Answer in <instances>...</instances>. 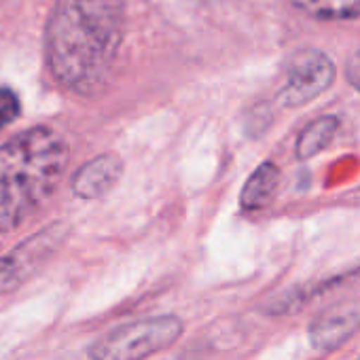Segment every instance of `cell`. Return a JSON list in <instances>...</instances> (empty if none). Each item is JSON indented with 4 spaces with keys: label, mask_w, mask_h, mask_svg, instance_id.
<instances>
[{
    "label": "cell",
    "mask_w": 360,
    "mask_h": 360,
    "mask_svg": "<svg viewBox=\"0 0 360 360\" xmlns=\"http://www.w3.org/2000/svg\"><path fill=\"white\" fill-rule=\"evenodd\" d=\"M337 129H339V119L333 117V115L314 119L301 131V136L297 140V148H295L297 150V157L301 161H307V159L316 157L322 148H326L333 142Z\"/></svg>",
    "instance_id": "obj_9"
},
{
    "label": "cell",
    "mask_w": 360,
    "mask_h": 360,
    "mask_svg": "<svg viewBox=\"0 0 360 360\" xmlns=\"http://www.w3.org/2000/svg\"><path fill=\"white\" fill-rule=\"evenodd\" d=\"M358 360H360V358H358Z\"/></svg>",
    "instance_id": "obj_13"
},
{
    "label": "cell",
    "mask_w": 360,
    "mask_h": 360,
    "mask_svg": "<svg viewBox=\"0 0 360 360\" xmlns=\"http://www.w3.org/2000/svg\"><path fill=\"white\" fill-rule=\"evenodd\" d=\"M66 138L47 125L0 144V233L22 227L60 189L68 169Z\"/></svg>",
    "instance_id": "obj_2"
},
{
    "label": "cell",
    "mask_w": 360,
    "mask_h": 360,
    "mask_svg": "<svg viewBox=\"0 0 360 360\" xmlns=\"http://www.w3.org/2000/svg\"><path fill=\"white\" fill-rule=\"evenodd\" d=\"M125 37V0H56L45 26V62L60 87L100 94Z\"/></svg>",
    "instance_id": "obj_1"
},
{
    "label": "cell",
    "mask_w": 360,
    "mask_h": 360,
    "mask_svg": "<svg viewBox=\"0 0 360 360\" xmlns=\"http://www.w3.org/2000/svg\"><path fill=\"white\" fill-rule=\"evenodd\" d=\"M22 115V100L15 89L0 85V131L15 123Z\"/></svg>",
    "instance_id": "obj_11"
},
{
    "label": "cell",
    "mask_w": 360,
    "mask_h": 360,
    "mask_svg": "<svg viewBox=\"0 0 360 360\" xmlns=\"http://www.w3.org/2000/svg\"><path fill=\"white\" fill-rule=\"evenodd\" d=\"M345 79L347 83L360 91V51L352 53L345 62Z\"/></svg>",
    "instance_id": "obj_12"
},
{
    "label": "cell",
    "mask_w": 360,
    "mask_h": 360,
    "mask_svg": "<svg viewBox=\"0 0 360 360\" xmlns=\"http://www.w3.org/2000/svg\"><path fill=\"white\" fill-rule=\"evenodd\" d=\"M280 187V167L271 161L261 163L250 178L246 180V185L240 193V206L246 212H257L263 210L271 204Z\"/></svg>",
    "instance_id": "obj_8"
},
{
    "label": "cell",
    "mask_w": 360,
    "mask_h": 360,
    "mask_svg": "<svg viewBox=\"0 0 360 360\" xmlns=\"http://www.w3.org/2000/svg\"><path fill=\"white\" fill-rule=\"evenodd\" d=\"M360 330V299H347L322 309L309 324L311 345L320 352L341 347Z\"/></svg>",
    "instance_id": "obj_6"
},
{
    "label": "cell",
    "mask_w": 360,
    "mask_h": 360,
    "mask_svg": "<svg viewBox=\"0 0 360 360\" xmlns=\"http://www.w3.org/2000/svg\"><path fill=\"white\" fill-rule=\"evenodd\" d=\"M58 231H60L58 225L47 231H41L32 236L28 242H24L22 246H18L13 252L0 257V297L13 292L28 280V276L37 269V265L53 248V244L62 240Z\"/></svg>",
    "instance_id": "obj_5"
},
{
    "label": "cell",
    "mask_w": 360,
    "mask_h": 360,
    "mask_svg": "<svg viewBox=\"0 0 360 360\" xmlns=\"http://www.w3.org/2000/svg\"><path fill=\"white\" fill-rule=\"evenodd\" d=\"M183 333L185 324L178 316L140 318L104 333L89 345L87 356L89 360H144L172 347Z\"/></svg>",
    "instance_id": "obj_3"
},
{
    "label": "cell",
    "mask_w": 360,
    "mask_h": 360,
    "mask_svg": "<svg viewBox=\"0 0 360 360\" xmlns=\"http://www.w3.org/2000/svg\"><path fill=\"white\" fill-rule=\"evenodd\" d=\"M121 174L123 161L117 155H98L83 163L72 176V193L81 200H102L117 187Z\"/></svg>",
    "instance_id": "obj_7"
},
{
    "label": "cell",
    "mask_w": 360,
    "mask_h": 360,
    "mask_svg": "<svg viewBox=\"0 0 360 360\" xmlns=\"http://www.w3.org/2000/svg\"><path fill=\"white\" fill-rule=\"evenodd\" d=\"M335 75V64L326 53L318 49H301L288 60L278 102L286 108L303 106L324 94L333 85Z\"/></svg>",
    "instance_id": "obj_4"
},
{
    "label": "cell",
    "mask_w": 360,
    "mask_h": 360,
    "mask_svg": "<svg viewBox=\"0 0 360 360\" xmlns=\"http://www.w3.org/2000/svg\"><path fill=\"white\" fill-rule=\"evenodd\" d=\"M292 5L322 22H343L360 15V0H292Z\"/></svg>",
    "instance_id": "obj_10"
}]
</instances>
